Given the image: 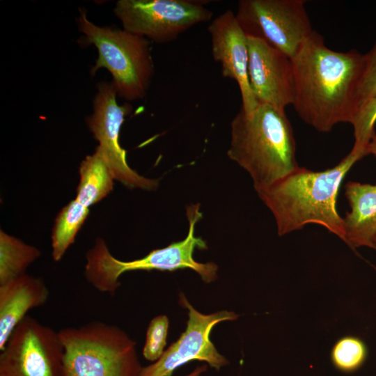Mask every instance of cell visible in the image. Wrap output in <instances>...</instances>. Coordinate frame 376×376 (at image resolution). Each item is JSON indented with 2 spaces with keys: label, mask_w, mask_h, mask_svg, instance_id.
Returning a JSON list of instances; mask_svg holds the SVG:
<instances>
[{
  "label": "cell",
  "mask_w": 376,
  "mask_h": 376,
  "mask_svg": "<svg viewBox=\"0 0 376 376\" xmlns=\"http://www.w3.org/2000/svg\"><path fill=\"white\" fill-rule=\"evenodd\" d=\"M292 61V106L299 118L324 133L338 123H350L356 113L355 93L363 54L356 50H332L313 30Z\"/></svg>",
  "instance_id": "cell-1"
},
{
  "label": "cell",
  "mask_w": 376,
  "mask_h": 376,
  "mask_svg": "<svg viewBox=\"0 0 376 376\" xmlns=\"http://www.w3.org/2000/svg\"><path fill=\"white\" fill-rule=\"evenodd\" d=\"M366 156L353 148L335 166L320 171L299 167L292 173L257 191L272 213L279 235L319 224L343 239V221L336 209V199L345 175Z\"/></svg>",
  "instance_id": "cell-2"
},
{
  "label": "cell",
  "mask_w": 376,
  "mask_h": 376,
  "mask_svg": "<svg viewBox=\"0 0 376 376\" xmlns=\"http://www.w3.org/2000/svg\"><path fill=\"white\" fill-rule=\"evenodd\" d=\"M227 155L249 173L256 191L298 169L293 130L285 110L260 103L249 114L240 109L230 123Z\"/></svg>",
  "instance_id": "cell-3"
},
{
  "label": "cell",
  "mask_w": 376,
  "mask_h": 376,
  "mask_svg": "<svg viewBox=\"0 0 376 376\" xmlns=\"http://www.w3.org/2000/svg\"><path fill=\"white\" fill-rule=\"evenodd\" d=\"M186 214L189 230L184 240L154 249L140 259L120 260L111 255L102 239L97 238L95 245L86 255L85 278L97 290L110 295H114L120 286V276L134 270L173 272L189 268L198 274L204 282L214 281L217 278V265L212 262L198 263L194 258L196 248H207L206 242L195 235L196 224L202 218L200 205H188Z\"/></svg>",
  "instance_id": "cell-4"
},
{
  "label": "cell",
  "mask_w": 376,
  "mask_h": 376,
  "mask_svg": "<svg viewBox=\"0 0 376 376\" xmlns=\"http://www.w3.org/2000/svg\"><path fill=\"white\" fill-rule=\"evenodd\" d=\"M62 376H139L135 342L119 327L100 321L58 331Z\"/></svg>",
  "instance_id": "cell-5"
},
{
  "label": "cell",
  "mask_w": 376,
  "mask_h": 376,
  "mask_svg": "<svg viewBox=\"0 0 376 376\" xmlns=\"http://www.w3.org/2000/svg\"><path fill=\"white\" fill-rule=\"evenodd\" d=\"M77 24L83 41L93 45L98 52L91 74L105 68L118 97L127 101L143 98L155 70L149 40L123 29L95 25L84 10H79Z\"/></svg>",
  "instance_id": "cell-6"
},
{
  "label": "cell",
  "mask_w": 376,
  "mask_h": 376,
  "mask_svg": "<svg viewBox=\"0 0 376 376\" xmlns=\"http://www.w3.org/2000/svg\"><path fill=\"white\" fill-rule=\"evenodd\" d=\"M235 15L246 36L263 39L291 59L313 31L303 0H241Z\"/></svg>",
  "instance_id": "cell-7"
},
{
  "label": "cell",
  "mask_w": 376,
  "mask_h": 376,
  "mask_svg": "<svg viewBox=\"0 0 376 376\" xmlns=\"http://www.w3.org/2000/svg\"><path fill=\"white\" fill-rule=\"evenodd\" d=\"M113 11L123 29L157 43L175 40L213 15L203 3L190 0H119Z\"/></svg>",
  "instance_id": "cell-8"
},
{
  "label": "cell",
  "mask_w": 376,
  "mask_h": 376,
  "mask_svg": "<svg viewBox=\"0 0 376 376\" xmlns=\"http://www.w3.org/2000/svg\"><path fill=\"white\" fill-rule=\"evenodd\" d=\"M63 347L58 331L26 315L0 354V376H62Z\"/></svg>",
  "instance_id": "cell-9"
},
{
  "label": "cell",
  "mask_w": 376,
  "mask_h": 376,
  "mask_svg": "<svg viewBox=\"0 0 376 376\" xmlns=\"http://www.w3.org/2000/svg\"><path fill=\"white\" fill-rule=\"evenodd\" d=\"M117 92L112 82L102 81L97 86L93 100V113L87 124L94 138L99 142L96 148L110 168L114 179L130 189L155 190L158 180L147 178L131 169L127 164L126 151L119 143L120 131L132 106L117 102Z\"/></svg>",
  "instance_id": "cell-10"
},
{
  "label": "cell",
  "mask_w": 376,
  "mask_h": 376,
  "mask_svg": "<svg viewBox=\"0 0 376 376\" xmlns=\"http://www.w3.org/2000/svg\"><path fill=\"white\" fill-rule=\"evenodd\" d=\"M179 301L188 310L185 331L157 361L142 367L139 376H172L175 369L192 360L205 361L216 370L228 364L227 359L218 352L210 336L217 324L235 320L238 315L227 311L203 314L196 311L182 294L180 295Z\"/></svg>",
  "instance_id": "cell-11"
},
{
  "label": "cell",
  "mask_w": 376,
  "mask_h": 376,
  "mask_svg": "<svg viewBox=\"0 0 376 376\" xmlns=\"http://www.w3.org/2000/svg\"><path fill=\"white\" fill-rule=\"evenodd\" d=\"M248 75L259 104L285 110L292 105L295 78L292 59L259 38L248 36Z\"/></svg>",
  "instance_id": "cell-12"
},
{
  "label": "cell",
  "mask_w": 376,
  "mask_h": 376,
  "mask_svg": "<svg viewBox=\"0 0 376 376\" xmlns=\"http://www.w3.org/2000/svg\"><path fill=\"white\" fill-rule=\"evenodd\" d=\"M208 32L212 54L214 61L221 65L222 75L237 82L242 97L241 109L246 114L252 113L258 103L249 80L247 36L235 14L231 10L224 11L210 22Z\"/></svg>",
  "instance_id": "cell-13"
},
{
  "label": "cell",
  "mask_w": 376,
  "mask_h": 376,
  "mask_svg": "<svg viewBox=\"0 0 376 376\" xmlns=\"http://www.w3.org/2000/svg\"><path fill=\"white\" fill-rule=\"evenodd\" d=\"M49 297L43 279L27 274L0 285V351L26 313L44 305Z\"/></svg>",
  "instance_id": "cell-14"
},
{
  "label": "cell",
  "mask_w": 376,
  "mask_h": 376,
  "mask_svg": "<svg viewBox=\"0 0 376 376\" xmlns=\"http://www.w3.org/2000/svg\"><path fill=\"white\" fill-rule=\"evenodd\" d=\"M345 196L350 211L343 218V241L352 249H376V185L350 181Z\"/></svg>",
  "instance_id": "cell-15"
},
{
  "label": "cell",
  "mask_w": 376,
  "mask_h": 376,
  "mask_svg": "<svg viewBox=\"0 0 376 376\" xmlns=\"http://www.w3.org/2000/svg\"><path fill=\"white\" fill-rule=\"evenodd\" d=\"M79 176L75 199L87 207L101 201L113 189V175L97 149L81 162Z\"/></svg>",
  "instance_id": "cell-16"
},
{
  "label": "cell",
  "mask_w": 376,
  "mask_h": 376,
  "mask_svg": "<svg viewBox=\"0 0 376 376\" xmlns=\"http://www.w3.org/2000/svg\"><path fill=\"white\" fill-rule=\"evenodd\" d=\"M88 213V207L74 199L58 214L52 233V256L54 261H59L74 242Z\"/></svg>",
  "instance_id": "cell-17"
},
{
  "label": "cell",
  "mask_w": 376,
  "mask_h": 376,
  "mask_svg": "<svg viewBox=\"0 0 376 376\" xmlns=\"http://www.w3.org/2000/svg\"><path fill=\"white\" fill-rule=\"evenodd\" d=\"M40 255L37 248L1 230L0 285L25 274L27 267Z\"/></svg>",
  "instance_id": "cell-18"
},
{
  "label": "cell",
  "mask_w": 376,
  "mask_h": 376,
  "mask_svg": "<svg viewBox=\"0 0 376 376\" xmlns=\"http://www.w3.org/2000/svg\"><path fill=\"white\" fill-rule=\"evenodd\" d=\"M367 349L359 338L345 336L334 344L331 352V360L338 370L349 373L359 369L366 360Z\"/></svg>",
  "instance_id": "cell-19"
},
{
  "label": "cell",
  "mask_w": 376,
  "mask_h": 376,
  "mask_svg": "<svg viewBox=\"0 0 376 376\" xmlns=\"http://www.w3.org/2000/svg\"><path fill=\"white\" fill-rule=\"evenodd\" d=\"M376 95L368 100L355 113L350 123L354 129L353 149L366 155V148L375 132Z\"/></svg>",
  "instance_id": "cell-20"
},
{
  "label": "cell",
  "mask_w": 376,
  "mask_h": 376,
  "mask_svg": "<svg viewBox=\"0 0 376 376\" xmlns=\"http://www.w3.org/2000/svg\"><path fill=\"white\" fill-rule=\"evenodd\" d=\"M376 95V42L363 54V65L355 93L356 113L368 100Z\"/></svg>",
  "instance_id": "cell-21"
},
{
  "label": "cell",
  "mask_w": 376,
  "mask_h": 376,
  "mask_svg": "<svg viewBox=\"0 0 376 376\" xmlns=\"http://www.w3.org/2000/svg\"><path fill=\"white\" fill-rule=\"evenodd\" d=\"M169 324L168 318L163 315L154 318L149 323L143 348V355L146 359L155 362L163 354L166 344Z\"/></svg>",
  "instance_id": "cell-22"
},
{
  "label": "cell",
  "mask_w": 376,
  "mask_h": 376,
  "mask_svg": "<svg viewBox=\"0 0 376 376\" xmlns=\"http://www.w3.org/2000/svg\"><path fill=\"white\" fill-rule=\"evenodd\" d=\"M366 155L372 154L376 157V134L373 136L366 148Z\"/></svg>",
  "instance_id": "cell-23"
},
{
  "label": "cell",
  "mask_w": 376,
  "mask_h": 376,
  "mask_svg": "<svg viewBox=\"0 0 376 376\" xmlns=\"http://www.w3.org/2000/svg\"><path fill=\"white\" fill-rule=\"evenodd\" d=\"M206 370V366L197 367L193 372L186 376H199L202 373Z\"/></svg>",
  "instance_id": "cell-24"
},
{
  "label": "cell",
  "mask_w": 376,
  "mask_h": 376,
  "mask_svg": "<svg viewBox=\"0 0 376 376\" xmlns=\"http://www.w3.org/2000/svg\"><path fill=\"white\" fill-rule=\"evenodd\" d=\"M375 246H376V243H375Z\"/></svg>",
  "instance_id": "cell-25"
}]
</instances>
